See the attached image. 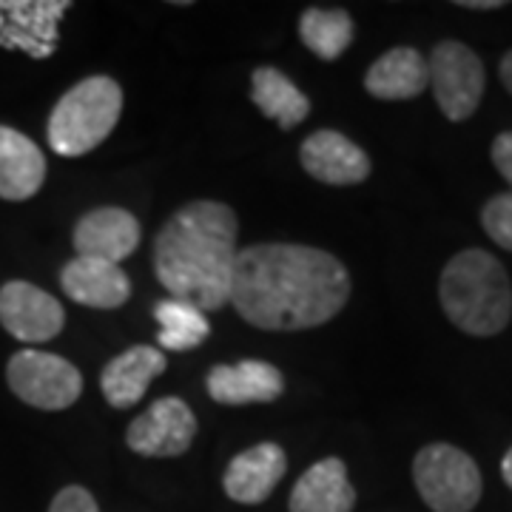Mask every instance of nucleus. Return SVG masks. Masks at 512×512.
Here are the masks:
<instances>
[{"label":"nucleus","instance_id":"nucleus-1","mask_svg":"<svg viewBox=\"0 0 512 512\" xmlns=\"http://www.w3.org/2000/svg\"><path fill=\"white\" fill-rule=\"evenodd\" d=\"M348 296V268L322 248L262 242L237 254L231 302L259 330L319 328L348 305Z\"/></svg>","mask_w":512,"mask_h":512},{"label":"nucleus","instance_id":"nucleus-2","mask_svg":"<svg viewBox=\"0 0 512 512\" xmlns=\"http://www.w3.org/2000/svg\"><path fill=\"white\" fill-rule=\"evenodd\" d=\"M237 214L225 202L197 200L174 211L154 239V274L171 299L220 311L231 302Z\"/></svg>","mask_w":512,"mask_h":512},{"label":"nucleus","instance_id":"nucleus-3","mask_svg":"<svg viewBox=\"0 0 512 512\" xmlns=\"http://www.w3.org/2000/svg\"><path fill=\"white\" fill-rule=\"evenodd\" d=\"M439 302L461 333L498 336L512 319V282L507 268L481 248L456 254L441 271Z\"/></svg>","mask_w":512,"mask_h":512},{"label":"nucleus","instance_id":"nucleus-4","mask_svg":"<svg viewBox=\"0 0 512 512\" xmlns=\"http://www.w3.org/2000/svg\"><path fill=\"white\" fill-rule=\"evenodd\" d=\"M123 114V89L106 74L80 80L57 100L49 117V146L60 157H83L106 143Z\"/></svg>","mask_w":512,"mask_h":512},{"label":"nucleus","instance_id":"nucleus-5","mask_svg":"<svg viewBox=\"0 0 512 512\" xmlns=\"http://www.w3.org/2000/svg\"><path fill=\"white\" fill-rule=\"evenodd\" d=\"M413 481L421 501L433 512H473L484 490L476 458L444 441L416 453Z\"/></svg>","mask_w":512,"mask_h":512},{"label":"nucleus","instance_id":"nucleus-6","mask_svg":"<svg viewBox=\"0 0 512 512\" xmlns=\"http://www.w3.org/2000/svg\"><path fill=\"white\" fill-rule=\"evenodd\" d=\"M427 72L430 89L447 120L464 123L476 114L487 89V74L481 57L470 46L458 40H441L427 57Z\"/></svg>","mask_w":512,"mask_h":512},{"label":"nucleus","instance_id":"nucleus-7","mask_svg":"<svg viewBox=\"0 0 512 512\" xmlns=\"http://www.w3.org/2000/svg\"><path fill=\"white\" fill-rule=\"evenodd\" d=\"M6 382L20 402L37 410H66L83 393L80 370L57 353L20 350L6 365Z\"/></svg>","mask_w":512,"mask_h":512},{"label":"nucleus","instance_id":"nucleus-8","mask_svg":"<svg viewBox=\"0 0 512 512\" xmlns=\"http://www.w3.org/2000/svg\"><path fill=\"white\" fill-rule=\"evenodd\" d=\"M197 436V416L180 396H163L128 424L126 444L137 456L177 458Z\"/></svg>","mask_w":512,"mask_h":512},{"label":"nucleus","instance_id":"nucleus-9","mask_svg":"<svg viewBox=\"0 0 512 512\" xmlns=\"http://www.w3.org/2000/svg\"><path fill=\"white\" fill-rule=\"evenodd\" d=\"M69 0H0V46L46 60L57 49V26Z\"/></svg>","mask_w":512,"mask_h":512},{"label":"nucleus","instance_id":"nucleus-10","mask_svg":"<svg viewBox=\"0 0 512 512\" xmlns=\"http://www.w3.org/2000/svg\"><path fill=\"white\" fill-rule=\"evenodd\" d=\"M0 325L18 342L43 345L52 342L66 325V311L52 293L32 282H6L0 288Z\"/></svg>","mask_w":512,"mask_h":512},{"label":"nucleus","instance_id":"nucleus-11","mask_svg":"<svg viewBox=\"0 0 512 512\" xmlns=\"http://www.w3.org/2000/svg\"><path fill=\"white\" fill-rule=\"evenodd\" d=\"M74 254L120 265L140 245V222L126 208H94L74 225Z\"/></svg>","mask_w":512,"mask_h":512},{"label":"nucleus","instance_id":"nucleus-12","mask_svg":"<svg viewBox=\"0 0 512 512\" xmlns=\"http://www.w3.org/2000/svg\"><path fill=\"white\" fill-rule=\"evenodd\" d=\"M299 160L313 180L325 185L365 183L373 168L365 148H359L342 131H333V128L313 131L299 148Z\"/></svg>","mask_w":512,"mask_h":512},{"label":"nucleus","instance_id":"nucleus-13","mask_svg":"<svg viewBox=\"0 0 512 512\" xmlns=\"http://www.w3.org/2000/svg\"><path fill=\"white\" fill-rule=\"evenodd\" d=\"M288 470V456L274 441H262L242 450L225 470L222 487L225 495L237 504H262L271 498L276 484Z\"/></svg>","mask_w":512,"mask_h":512},{"label":"nucleus","instance_id":"nucleus-14","mask_svg":"<svg viewBox=\"0 0 512 512\" xmlns=\"http://www.w3.org/2000/svg\"><path fill=\"white\" fill-rule=\"evenodd\" d=\"M60 288L72 302L83 305V308L111 311V308H120L128 302L131 279L120 265L74 256L72 262H66L60 271Z\"/></svg>","mask_w":512,"mask_h":512},{"label":"nucleus","instance_id":"nucleus-15","mask_svg":"<svg viewBox=\"0 0 512 512\" xmlns=\"http://www.w3.org/2000/svg\"><path fill=\"white\" fill-rule=\"evenodd\" d=\"M208 396L220 404H268L285 390L279 367L259 359H245L237 365H217L205 376Z\"/></svg>","mask_w":512,"mask_h":512},{"label":"nucleus","instance_id":"nucleus-16","mask_svg":"<svg viewBox=\"0 0 512 512\" xmlns=\"http://www.w3.org/2000/svg\"><path fill=\"white\" fill-rule=\"evenodd\" d=\"M165 367H168V359L163 350L148 348V345H134L126 353L114 356L109 365L103 367V376H100L106 402L117 410L134 407L146 396L148 384L157 376H163Z\"/></svg>","mask_w":512,"mask_h":512},{"label":"nucleus","instance_id":"nucleus-17","mask_svg":"<svg viewBox=\"0 0 512 512\" xmlns=\"http://www.w3.org/2000/svg\"><path fill=\"white\" fill-rule=\"evenodd\" d=\"M46 180L43 151L15 128L0 126V200H32Z\"/></svg>","mask_w":512,"mask_h":512},{"label":"nucleus","instance_id":"nucleus-18","mask_svg":"<svg viewBox=\"0 0 512 512\" xmlns=\"http://www.w3.org/2000/svg\"><path fill=\"white\" fill-rule=\"evenodd\" d=\"M430 86L427 57L410 46H396L384 52L365 74V89L376 100H413Z\"/></svg>","mask_w":512,"mask_h":512},{"label":"nucleus","instance_id":"nucleus-19","mask_svg":"<svg viewBox=\"0 0 512 512\" xmlns=\"http://www.w3.org/2000/svg\"><path fill=\"white\" fill-rule=\"evenodd\" d=\"M356 504V490L348 481V467L342 458H322L296 481L288 507L291 512H350Z\"/></svg>","mask_w":512,"mask_h":512},{"label":"nucleus","instance_id":"nucleus-20","mask_svg":"<svg viewBox=\"0 0 512 512\" xmlns=\"http://www.w3.org/2000/svg\"><path fill=\"white\" fill-rule=\"evenodd\" d=\"M251 100L265 117L282 128L299 126L311 114V100L274 66H262L251 77Z\"/></svg>","mask_w":512,"mask_h":512},{"label":"nucleus","instance_id":"nucleus-21","mask_svg":"<svg viewBox=\"0 0 512 512\" xmlns=\"http://www.w3.org/2000/svg\"><path fill=\"white\" fill-rule=\"evenodd\" d=\"M299 37L322 60H339L353 43V18L345 9H308L299 20Z\"/></svg>","mask_w":512,"mask_h":512},{"label":"nucleus","instance_id":"nucleus-22","mask_svg":"<svg viewBox=\"0 0 512 512\" xmlns=\"http://www.w3.org/2000/svg\"><path fill=\"white\" fill-rule=\"evenodd\" d=\"M154 316L160 322V333L157 342L160 348L171 350V353H183V350L200 348L208 339L211 325L205 319V313L188 302H177V299H165L154 308Z\"/></svg>","mask_w":512,"mask_h":512},{"label":"nucleus","instance_id":"nucleus-23","mask_svg":"<svg viewBox=\"0 0 512 512\" xmlns=\"http://www.w3.org/2000/svg\"><path fill=\"white\" fill-rule=\"evenodd\" d=\"M481 228L498 248L512 254V191L495 194L493 200L481 208Z\"/></svg>","mask_w":512,"mask_h":512},{"label":"nucleus","instance_id":"nucleus-24","mask_svg":"<svg viewBox=\"0 0 512 512\" xmlns=\"http://www.w3.org/2000/svg\"><path fill=\"white\" fill-rule=\"evenodd\" d=\"M49 512H100L97 510V501L92 498V493L86 487H63L60 493L52 498V507Z\"/></svg>","mask_w":512,"mask_h":512},{"label":"nucleus","instance_id":"nucleus-25","mask_svg":"<svg viewBox=\"0 0 512 512\" xmlns=\"http://www.w3.org/2000/svg\"><path fill=\"white\" fill-rule=\"evenodd\" d=\"M490 157H493V165L498 168V174L507 180L512 191V131H501L493 140V148H490Z\"/></svg>","mask_w":512,"mask_h":512},{"label":"nucleus","instance_id":"nucleus-26","mask_svg":"<svg viewBox=\"0 0 512 512\" xmlns=\"http://www.w3.org/2000/svg\"><path fill=\"white\" fill-rule=\"evenodd\" d=\"M456 6L470 9V12H493V9H504V0H458Z\"/></svg>","mask_w":512,"mask_h":512},{"label":"nucleus","instance_id":"nucleus-27","mask_svg":"<svg viewBox=\"0 0 512 512\" xmlns=\"http://www.w3.org/2000/svg\"><path fill=\"white\" fill-rule=\"evenodd\" d=\"M498 74H501V83H504V89L512 94V52H507V55L501 57Z\"/></svg>","mask_w":512,"mask_h":512},{"label":"nucleus","instance_id":"nucleus-28","mask_svg":"<svg viewBox=\"0 0 512 512\" xmlns=\"http://www.w3.org/2000/svg\"><path fill=\"white\" fill-rule=\"evenodd\" d=\"M501 476H504V481H507V487L512 490V447L507 450V456H504V461H501Z\"/></svg>","mask_w":512,"mask_h":512}]
</instances>
